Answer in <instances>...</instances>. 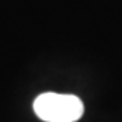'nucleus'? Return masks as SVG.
Instances as JSON below:
<instances>
[{
    "label": "nucleus",
    "instance_id": "obj_1",
    "mask_svg": "<svg viewBox=\"0 0 122 122\" xmlns=\"http://www.w3.org/2000/svg\"><path fill=\"white\" fill-rule=\"evenodd\" d=\"M36 116L45 122H76L83 116V102L74 95L42 93L34 102Z\"/></svg>",
    "mask_w": 122,
    "mask_h": 122
}]
</instances>
